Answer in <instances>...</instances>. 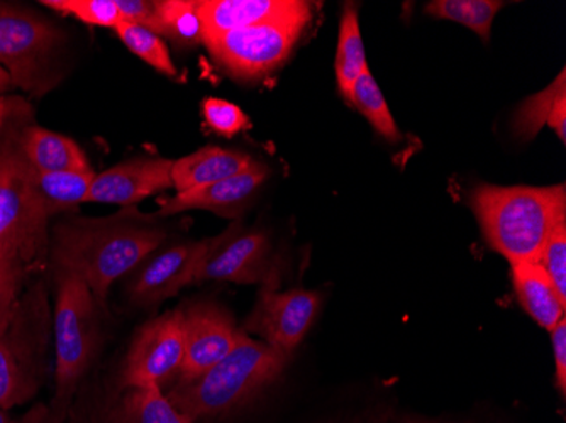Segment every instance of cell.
Returning a JSON list of instances; mask_svg holds the SVG:
<instances>
[{"label":"cell","instance_id":"14","mask_svg":"<svg viewBox=\"0 0 566 423\" xmlns=\"http://www.w3.org/2000/svg\"><path fill=\"white\" fill-rule=\"evenodd\" d=\"M174 161L165 158H135L95 173L87 202L129 207L171 189ZM85 202V203H87Z\"/></svg>","mask_w":566,"mask_h":423},{"label":"cell","instance_id":"36","mask_svg":"<svg viewBox=\"0 0 566 423\" xmlns=\"http://www.w3.org/2000/svg\"><path fill=\"white\" fill-rule=\"evenodd\" d=\"M12 87V78L9 75L8 70L0 65V95L4 94L6 91Z\"/></svg>","mask_w":566,"mask_h":423},{"label":"cell","instance_id":"23","mask_svg":"<svg viewBox=\"0 0 566 423\" xmlns=\"http://www.w3.org/2000/svg\"><path fill=\"white\" fill-rule=\"evenodd\" d=\"M334 68H336L339 92L343 97L348 98L353 85L358 81L359 75L368 68L364 38L359 30L358 9L353 4H346L343 9Z\"/></svg>","mask_w":566,"mask_h":423},{"label":"cell","instance_id":"22","mask_svg":"<svg viewBox=\"0 0 566 423\" xmlns=\"http://www.w3.org/2000/svg\"><path fill=\"white\" fill-rule=\"evenodd\" d=\"M107 423H193L178 412L161 388H127L114 403Z\"/></svg>","mask_w":566,"mask_h":423},{"label":"cell","instance_id":"3","mask_svg":"<svg viewBox=\"0 0 566 423\" xmlns=\"http://www.w3.org/2000/svg\"><path fill=\"white\" fill-rule=\"evenodd\" d=\"M289 359L262 340L241 336L237 348L199 378L165 391L171 405L190 422L221 419L247 405L276 380Z\"/></svg>","mask_w":566,"mask_h":423},{"label":"cell","instance_id":"12","mask_svg":"<svg viewBox=\"0 0 566 423\" xmlns=\"http://www.w3.org/2000/svg\"><path fill=\"white\" fill-rule=\"evenodd\" d=\"M180 310L184 362L175 383H186L206 373L237 348L244 334L226 308L211 302H200Z\"/></svg>","mask_w":566,"mask_h":423},{"label":"cell","instance_id":"7","mask_svg":"<svg viewBox=\"0 0 566 423\" xmlns=\"http://www.w3.org/2000/svg\"><path fill=\"white\" fill-rule=\"evenodd\" d=\"M59 31L33 12L0 4V65L12 85L41 94L48 88V65Z\"/></svg>","mask_w":566,"mask_h":423},{"label":"cell","instance_id":"1","mask_svg":"<svg viewBox=\"0 0 566 423\" xmlns=\"http://www.w3.org/2000/svg\"><path fill=\"white\" fill-rule=\"evenodd\" d=\"M165 231L149 218L117 214L107 219H72L56 225L51 264L56 273L81 278L98 305L111 286L139 268L160 247Z\"/></svg>","mask_w":566,"mask_h":423},{"label":"cell","instance_id":"32","mask_svg":"<svg viewBox=\"0 0 566 423\" xmlns=\"http://www.w3.org/2000/svg\"><path fill=\"white\" fill-rule=\"evenodd\" d=\"M120 21L142 25L158 34L157 0H116Z\"/></svg>","mask_w":566,"mask_h":423},{"label":"cell","instance_id":"5","mask_svg":"<svg viewBox=\"0 0 566 423\" xmlns=\"http://www.w3.org/2000/svg\"><path fill=\"white\" fill-rule=\"evenodd\" d=\"M48 305L43 286L19 297L0 327V409L31 402L43 384Z\"/></svg>","mask_w":566,"mask_h":423},{"label":"cell","instance_id":"8","mask_svg":"<svg viewBox=\"0 0 566 423\" xmlns=\"http://www.w3.org/2000/svg\"><path fill=\"white\" fill-rule=\"evenodd\" d=\"M30 165L14 139L0 141V250L18 246L40 251L48 218L36 195Z\"/></svg>","mask_w":566,"mask_h":423},{"label":"cell","instance_id":"38","mask_svg":"<svg viewBox=\"0 0 566 423\" xmlns=\"http://www.w3.org/2000/svg\"><path fill=\"white\" fill-rule=\"evenodd\" d=\"M402 423H436L431 422V420H424V419H406Z\"/></svg>","mask_w":566,"mask_h":423},{"label":"cell","instance_id":"30","mask_svg":"<svg viewBox=\"0 0 566 423\" xmlns=\"http://www.w3.org/2000/svg\"><path fill=\"white\" fill-rule=\"evenodd\" d=\"M202 116L206 124L224 138H233L250 124L247 114L224 98H206L202 102Z\"/></svg>","mask_w":566,"mask_h":423},{"label":"cell","instance_id":"6","mask_svg":"<svg viewBox=\"0 0 566 423\" xmlns=\"http://www.w3.org/2000/svg\"><path fill=\"white\" fill-rule=\"evenodd\" d=\"M308 21L311 15H302L250 25L243 30L206 38L203 44L209 47L216 62L221 63L228 72L243 78H253L272 72L285 62Z\"/></svg>","mask_w":566,"mask_h":423},{"label":"cell","instance_id":"34","mask_svg":"<svg viewBox=\"0 0 566 423\" xmlns=\"http://www.w3.org/2000/svg\"><path fill=\"white\" fill-rule=\"evenodd\" d=\"M19 423H51L50 413H48V406H36L31 410L28 415L22 416L18 420Z\"/></svg>","mask_w":566,"mask_h":423},{"label":"cell","instance_id":"4","mask_svg":"<svg viewBox=\"0 0 566 423\" xmlns=\"http://www.w3.org/2000/svg\"><path fill=\"white\" fill-rule=\"evenodd\" d=\"M55 393L48 406L51 423H63L98 346L97 300L73 275L56 273Z\"/></svg>","mask_w":566,"mask_h":423},{"label":"cell","instance_id":"29","mask_svg":"<svg viewBox=\"0 0 566 423\" xmlns=\"http://www.w3.org/2000/svg\"><path fill=\"white\" fill-rule=\"evenodd\" d=\"M41 4L85 24L114 30L120 22L116 0H43Z\"/></svg>","mask_w":566,"mask_h":423},{"label":"cell","instance_id":"35","mask_svg":"<svg viewBox=\"0 0 566 423\" xmlns=\"http://www.w3.org/2000/svg\"><path fill=\"white\" fill-rule=\"evenodd\" d=\"M12 113H14V105H12L11 98L0 97V127L4 126Z\"/></svg>","mask_w":566,"mask_h":423},{"label":"cell","instance_id":"31","mask_svg":"<svg viewBox=\"0 0 566 423\" xmlns=\"http://www.w3.org/2000/svg\"><path fill=\"white\" fill-rule=\"evenodd\" d=\"M539 263L548 273L558 294L566 300V219L559 221L549 232Z\"/></svg>","mask_w":566,"mask_h":423},{"label":"cell","instance_id":"9","mask_svg":"<svg viewBox=\"0 0 566 423\" xmlns=\"http://www.w3.org/2000/svg\"><path fill=\"white\" fill-rule=\"evenodd\" d=\"M321 307L317 292L295 288L280 292V276L260 285L253 310L244 320V334H256L283 358L291 359L304 340Z\"/></svg>","mask_w":566,"mask_h":423},{"label":"cell","instance_id":"10","mask_svg":"<svg viewBox=\"0 0 566 423\" xmlns=\"http://www.w3.org/2000/svg\"><path fill=\"white\" fill-rule=\"evenodd\" d=\"M184 362L182 310L165 311L139 327L120 371V387H158L177 381Z\"/></svg>","mask_w":566,"mask_h":423},{"label":"cell","instance_id":"37","mask_svg":"<svg viewBox=\"0 0 566 423\" xmlns=\"http://www.w3.org/2000/svg\"><path fill=\"white\" fill-rule=\"evenodd\" d=\"M0 423H19L18 420L12 419L11 415H9V412H6V410L0 409Z\"/></svg>","mask_w":566,"mask_h":423},{"label":"cell","instance_id":"18","mask_svg":"<svg viewBox=\"0 0 566 423\" xmlns=\"http://www.w3.org/2000/svg\"><path fill=\"white\" fill-rule=\"evenodd\" d=\"M15 142L28 165L41 173L92 170L81 146L69 136L59 135L44 127H24L15 136Z\"/></svg>","mask_w":566,"mask_h":423},{"label":"cell","instance_id":"20","mask_svg":"<svg viewBox=\"0 0 566 423\" xmlns=\"http://www.w3.org/2000/svg\"><path fill=\"white\" fill-rule=\"evenodd\" d=\"M543 126H549L558 135L559 141L566 139V82L565 70L549 87L527 98L516 114L514 129L523 139L536 138Z\"/></svg>","mask_w":566,"mask_h":423},{"label":"cell","instance_id":"2","mask_svg":"<svg viewBox=\"0 0 566 423\" xmlns=\"http://www.w3.org/2000/svg\"><path fill=\"white\" fill-rule=\"evenodd\" d=\"M472 202L486 243L511 264L539 263L549 232L566 219L565 184H482Z\"/></svg>","mask_w":566,"mask_h":423},{"label":"cell","instance_id":"24","mask_svg":"<svg viewBox=\"0 0 566 423\" xmlns=\"http://www.w3.org/2000/svg\"><path fill=\"white\" fill-rule=\"evenodd\" d=\"M158 36L168 38L180 46L203 43L199 2L196 0H158Z\"/></svg>","mask_w":566,"mask_h":423},{"label":"cell","instance_id":"19","mask_svg":"<svg viewBox=\"0 0 566 423\" xmlns=\"http://www.w3.org/2000/svg\"><path fill=\"white\" fill-rule=\"evenodd\" d=\"M512 283L521 307L537 326L553 330L565 319L566 300L542 263L512 264Z\"/></svg>","mask_w":566,"mask_h":423},{"label":"cell","instance_id":"27","mask_svg":"<svg viewBox=\"0 0 566 423\" xmlns=\"http://www.w3.org/2000/svg\"><path fill=\"white\" fill-rule=\"evenodd\" d=\"M119 40L123 41L127 50L135 53L143 62L148 63L153 68L168 76H177L178 70L174 65L170 51L164 38L145 30L142 25L132 24V22L120 21L114 28Z\"/></svg>","mask_w":566,"mask_h":423},{"label":"cell","instance_id":"21","mask_svg":"<svg viewBox=\"0 0 566 423\" xmlns=\"http://www.w3.org/2000/svg\"><path fill=\"white\" fill-rule=\"evenodd\" d=\"M31 178H33L34 195H36L38 203H40L43 214L50 219L87 202L95 171L41 173V171L33 170Z\"/></svg>","mask_w":566,"mask_h":423},{"label":"cell","instance_id":"26","mask_svg":"<svg viewBox=\"0 0 566 423\" xmlns=\"http://www.w3.org/2000/svg\"><path fill=\"white\" fill-rule=\"evenodd\" d=\"M346 101L355 105L356 109L374 126L381 138L390 142L399 141L400 135L396 120H394L389 105L385 102L384 94H381L370 70L367 68L359 75Z\"/></svg>","mask_w":566,"mask_h":423},{"label":"cell","instance_id":"15","mask_svg":"<svg viewBox=\"0 0 566 423\" xmlns=\"http://www.w3.org/2000/svg\"><path fill=\"white\" fill-rule=\"evenodd\" d=\"M203 40L229 31L283 19L313 15L308 2L298 0H199Z\"/></svg>","mask_w":566,"mask_h":423},{"label":"cell","instance_id":"17","mask_svg":"<svg viewBox=\"0 0 566 423\" xmlns=\"http://www.w3.org/2000/svg\"><path fill=\"white\" fill-rule=\"evenodd\" d=\"M259 161L251 156L231 149L208 146L199 149L192 155L184 156L180 160L174 161L171 167V181L177 193L189 192V190L216 183V181L228 180L253 168Z\"/></svg>","mask_w":566,"mask_h":423},{"label":"cell","instance_id":"28","mask_svg":"<svg viewBox=\"0 0 566 423\" xmlns=\"http://www.w3.org/2000/svg\"><path fill=\"white\" fill-rule=\"evenodd\" d=\"M36 251L6 246L0 250V327L4 326L14 310L24 285L25 272L30 269Z\"/></svg>","mask_w":566,"mask_h":423},{"label":"cell","instance_id":"25","mask_svg":"<svg viewBox=\"0 0 566 423\" xmlns=\"http://www.w3.org/2000/svg\"><path fill=\"white\" fill-rule=\"evenodd\" d=\"M502 6L499 0H434L426 6V14L467 25L486 43Z\"/></svg>","mask_w":566,"mask_h":423},{"label":"cell","instance_id":"11","mask_svg":"<svg viewBox=\"0 0 566 423\" xmlns=\"http://www.w3.org/2000/svg\"><path fill=\"white\" fill-rule=\"evenodd\" d=\"M279 275L272 261V244L269 235L260 231H244L234 222L216 243L208 257L200 264L196 283L231 282L240 285L269 282Z\"/></svg>","mask_w":566,"mask_h":423},{"label":"cell","instance_id":"13","mask_svg":"<svg viewBox=\"0 0 566 423\" xmlns=\"http://www.w3.org/2000/svg\"><path fill=\"white\" fill-rule=\"evenodd\" d=\"M216 237L184 243L161 251L139 266L129 283V297L138 307H157L196 283L200 264L214 246Z\"/></svg>","mask_w":566,"mask_h":423},{"label":"cell","instance_id":"33","mask_svg":"<svg viewBox=\"0 0 566 423\" xmlns=\"http://www.w3.org/2000/svg\"><path fill=\"white\" fill-rule=\"evenodd\" d=\"M552 332L553 356H555L556 384L559 393H566V319H563Z\"/></svg>","mask_w":566,"mask_h":423},{"label":"cell","instance_id":"16","mask_svg":"<svg viewBox=\"0 0 566 423\" xmlns=\"http://www.w3.org/2000/svg\"><path fill=\"white\" fill-rule=\"evenodd\" d=\"M266 177L269 170L256 163L237 177L160 200L158 215H175L186 210H209L221 218H237L243 212L248 200L265 183Z\"/></svg>","mask_w":566,"mask_h":423}]
</instances>
